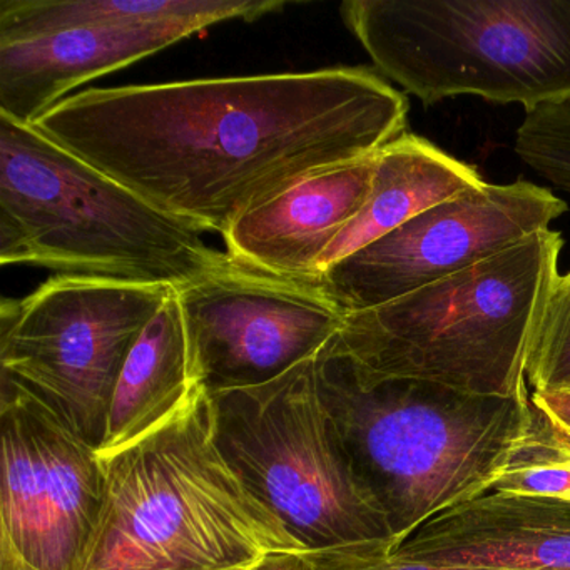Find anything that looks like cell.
I'll use <instances>...</instances> for the list:
<instances>
[{
    "mask_svg": "<svg viewBox=\"0 0 570 570\" xmlns=\"http://www.w3.org/2000/svg\"><path fill=\"white\" fill-rule=\"evenodd\" d=\"M409 99L365 68L89 89L35 128L163 212L225 235L302 179L405 135Z\"/></svg>",
    "mask_w": 570,
    "mask_h": 570,
    "instance_id": "cell-1",
    "label": "cell"
},
{
    "mask_svg": "<svg viewBox=\"0 0 570 570\" xmlns=\"http://www.w3.org/2000/svg\"><path fill=\"white\" fill-rule=\"evenodd\" d=\"M328 343L315 356L320 395L393 550L433 517L492 490L529 432L530 392L473 395L376 379Z\"/></svg>",
    "mask_w": 570,
    "mask_h": 570,
    "instance_id": "cell-2",
    "label": "cell"
},
{
    "mask_svg": "<svg viewBox=\"0 0 570 570\" xmlns=\"http://www.w3.org/2000/svg\"><path fill=\"white\" fill-rule=\"evenodd\" d=\"M101 460L105 500L81 570H233L308 552L226 463L206 390Z\"/></svg>",
    "mask_w": 570,
    "mask_h": 570,
    "instance_id": "cell-3",
    "label": "cell"
},
{
    "mask_svg": "<svg viewBox=\"0 0 570 570\" xmlns=\"http://www.w3.org/2000/svg\"><path fill=\"white\" fill-rule=\"evenodd\" d=\"M232 263L196 226L0 116V265L179 289Z\"/></svg>",
    "mask_w": 570,
    "mask_h": 570,
    "instance_id": "cell-4",
    "label": "cell"
},
{
    "mask_svg": "<svg viewBox=\"0 0 570 570\" xmlns=\"http://www.w3.org/2000/svg\"><path fill=\"white\" fill-rule=\"evenodd\" d=\"M563 238L542 229L402 298L345 316L330 348L376 379L487 396L529 393L527 362L559 282Z\"/></svg>",
    "mask_w": 570,
    "mask_h": 570,
    "instance_id": "cell-5",
    "label": "cell"
},
{
    "mask_svg": "<svg viewBox=\"0 0 570 570\" xmlns=\"http://www.w3.org/2000/svg\"><path fill=\"white\" fill-rule=\"evenodd\" d=\"M346 28L423 106L570 101V0H346Z\"/></svg>",
    "mask_w": 570,
    "mask_h": 570,
    "instance_id": "cell-6",
    "label": "cell"
},
{
    "mask_svg": "<svg viewBox=\"0 0 570 570\" xmlns=\"http://www.w3.org/2000/svg\"><path fill=\"white\" fill-rule=\"evenodd\" d=\"M315 356L263 385L209 393L216 445L308 552L393 550L389 523L360 485L320 395Z\"/></svg>",
    "mask_w": 570,
    "mask_h": 570,
    "instance_id": "cell-7",
    "label": "cell"
},
{
    "mask_svg": "<svg viewBox=\"0 0 570 570\" xmlns=\"http://www.w3.org/2000/svg\"><path fill=\"white\" fill-rule=\"evenodd\" d=\"M176 289L58 275L0 305V372L28 386L86 443L101 449L119 373Z\"/></svg>",
    "mask_w": 570,
    "mask_h": 570,
    "instance_id": "cell-8",
    "label": "cell"
},
{
    "mask_svg": "<svg viewBox=\"0 0 570 570\" xmlns=\"http://www.w3.org/2000/svg\"><path fill=\"white\" fill-rule=\"evenodd\" d=\"M0 570H81L105 500L98 450L0 372Z\"/></svg>",
    "mask_w": 570,
    "mask_h": 570,
    "instance_id": "cell-9",
    "label": "cell"
},
{
    "mask_svg": "<svg viewBox=\"0 0 570 570\" xmlns=\"http://www.w3.org/2000/svg\"><path fill=\"white\" fill-rule=\"evenodd\" d=\"M566 212L562 199L525 179L485 183L420 213L315 282L345 315L366 312L550 229Z\"/></svg>",
    "mask_w": 570,
    "mask_h": 570,
    "instance_id": "cell-10",
    "label": "cell"
},
{
    "mask_svg": "<svg viewBox=\"0 0 570 570\" xmlns=\"http://www.w3.org/2000/svg\"><path fill=\"white\" fill-rule=\"evenodd\" d=\"M176 293L208 393L278 379L325 348L346 316L315 279L275 278L235 262Z\"/></svg>",
    "mask_w": 570,
    "mask_h": 570,
    "instance_id": "cell-11",
    "label": "cell"
},
{
    "mask_svg": "<svg viewBox=\"0 0 570 570\" xmlns=\"http://www.w3.org/2000/svg\"><path fill=\"white\" fill-rule=\"evenodd\" d=\"M392 552L436 567L570 570V502L487 492L433 517Z\"/></svg>",
    "mask_w": 570,
    "mask_h": 570,
    "instance_id": "cell-12",
    "label": "cell"
},
{
    "mask_svg": "<svg viewBox=\"0 0 570 570\" xmlns=\"http://www.w3.org/2000/svg\"><path fill=\"white\" fill-rule=\"evenodd\" d=\"M375 156L315 173L239 216L223 235L229 258L275 278H318L320 259L368 199Z\"/></svg>",
    "mask_w": 570,
    "mask_h": 570,
    "instance_id": "cell-13",
    "label": "cell"
},
{
    "mask_svg": "<svg viewBox=\"0 0 570 570\" xmlns=\"http://www.w3.org/2000/svg\"><path fill=\"white\" fill-rule=\"evenodd\" d=\"M202 31L195 24L78 28L0 42V116L35 125L72 89Z\"/></svg>",
    "mask_w": 570,
    "mask_h": 570,
    "instance_id": "cell-14",
    "label": "cell"
},
{
    "mask_svg": "<svg viewBox=\"0 0 570 570\" xmlns=\"http://www.w3.org/2000/svg\"><path fill=\"white\" fill-rule=\"evenodd\" d=\"M205 390L175 292L142 330L122 365L99 459L151 435L188 409Z\"/></svg>",
    "mask_w": 570,
    "mask_h": 570,
    "instance_id": "cell-15",
    "label": "cell"
},
{
    "mask_svg": "<svg viewBox=\"0 0 570 570\" xmlns=\"http://www.w3.org/2000/svg\"><path fill=\"white\" fill-rule=\"evenodd\" d=\"M482 185L476 168L405 132L376 153L368 199L320 259L318 275L420 213Z\"/></svg>",
    "mask_w": 570,
    "mask_h": 570,
    "instance_id": "cell-16",
    "label": "cell"
},
{
    "mask_svg": "<svg viewBox=\"0 0 570 570\" xmlns=\"http://www.w3.org/2000/svg\"><path fill=\"white\" fill-rule=\"evenodd\" d=\"M282 0H0V42L78 28H148L256 21L283 11Z\"/></svg>",
    "mask_w": 570,
    "mask_h": 570,
    "instance_id": "cell-17",
    "label": "cell"
},
{
    "mask_svg": "<svg viewBox=\"0 0 570 570\" xmlns=\"http://www.w3.org/2000/svg\"><path fill=\"white\" fill-rule=\"evenodd\" d=\"M490 492L570 502V459L550 442L533 403L529 432Z\"/></svg>",
    "mask_w": 570,
    "mask_h": 570,
    "instance_id": "cell-18",
    "label": "cell"
},
{
    "mask_svg": "<svg viewBox=\"0 0 570 570\" xmlns=\"http://www.w3.org/2000/svg\"><path fill=\"white\" fill-rule=\"evenodd\" d=\"M513 151L543 179L570 195V101L527 112L517 129Z\"/></svg>",
    "mask_w": 570,
    "mask_h": 570,
    "instance_id": "cell-19",
    "label": "cell"
},
{
    "mask_svg": "<svg viewBox=\"0 0 570 570\" xmlns=\"http://www.w3.org/2000/svg\"><path fill=\"white\" fill-rule=\"evenodd\" d=\"M532 392L570 390V272L560 275L527 362Z\"/></svg>",
    "mask_w": 570,
    "mask_h": 570,
    "instance_id": "cell-20",
    "label": "cell"
},
{
    "mask_svg": "<svg viewBox=\"0 0 570 570\" xmlns=\"http://www.w3.org/2000/svg\"><path fill=\"white\" fill-rule=\"evenodd\" d=\"M313 570H489L436 567L392 552L389 546L308 552Z\"/></svg>",
    "mask_w": 570,
    "mask_h": 570,
    "instance_id": "cell-21",
    "label": "cell"
},
{
    "mask_svg": "<svg viewBox=\"0 0 570 570\" xmlns=\"http://www.w3.org/2000/svg\"><path fill=\"white\" fill-rule=\"evenodd\" d=\"M533 405L542 410L550 420L570 432V390L530 392Z\"/></svg>",
    "mask_w": 570,
    "mask_h": 570,
    "instance_id": "cell-22",
    "label": "cell"
},
{
    "mask_svg": "<svg viewBox=\"0 0 570 570\" xmlns=\"http://www.w3.org/2000/svg\"><path fill=\"white\" fill-rule=\"evenodd\" d=\"M255 570H313L308 552H278L265 557Z\"/></svg>",
    "mask_w": 570,
    "mask_h": 570,
    "instance_id": "cell-23",
    "label": "cell"
},
{
    "mask_svg": "<svg viewBox=\"0 0 570 570\" xmlns=\"http://www.w3.org/2000/svg\"><path fill=\"white\" fill-rule=\"evenodd\" d=\"M533 403V402H532ZM535 406V405H533ZM537 413H539L540 422H542L543 430H546L547 436H549L550 442L556 445V449H559L563 455L569 456L570 459V432L569 430L562 429V426L557 425L553 420H550L542 410L537 409Z\"/></svg>",
    "mask_w": 570,
    "mask_h": 570,
    "instance_id": "cell-24",
    "label": "cell"
},
{
    "mask_svg": "<svg viewBox=\"0 0 570 570\" xmlns=\"http://www.w3.org/2000/svg\"><path fill=\"white\" fill-rule=\"evenodd\" d=\"M256 566H258V563H256ZM255 567H245V569H233V570H255Z\"/></svg>",
    "mask_w": 570,
    "mask_h": 570,
    "instance_id": "cell-25",
    "label": "cell"
}]
</instances>
